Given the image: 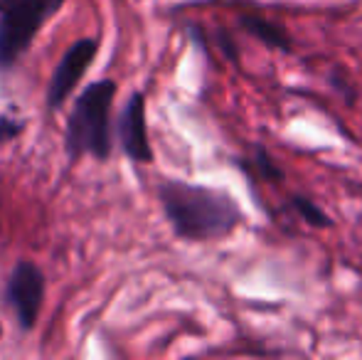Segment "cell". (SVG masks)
I'll list each match as a JSON object with an SVG mask.
<instances>
[{"instance_id": "cell-4", "label": "cell", "mask_w": 362, "mask_h": 360, "mask_svg": "<svg viewBox=\"0 0 362 360\" xmlns=\"http://www.w3.org/2000/svg\"><path fill=\"white\" fill-rule=\"evenodd\" d=\"M8 301L23 331H33L42 311L45 277L33 262H18L8 281Z\"/></svg>"}, {"instance_id": "cell-1", "label": "cell", "mask_w": 362, "mask_h": 360, "mask_svg": "<svg viewBox=\"0 0 362 360\" xmlns=\"http://www.w3.org/2000/svg\"><path fill=\"white\" fill-rule=\"evenodd\" d=\"M160 205L173 232L187 242H215L244 225V210L229 192L185 180L158 185Z\"/></svg>"}, {"instance_id": "cell-7", "label": "cell", "mask_w": 362, "mask_h": 360, "mask_svg": "<svg viewBox=\"0 0 362 360\" xmlns=\"http://www.w3.org/2000/svg\"><path fill=\"white\" fill-rule=\"evenodd\" d=\"M239 28H242L249 37L267 45L269 50H276V52H284V54L293 52V42H291V35L286 33V28L272 23V20H267L264 15L244 13L242 18H239Z\"/></svg>"}, {"instance_id": "cell-8", "label": "cell", "mask_w": 362, "mask_h": 360, "mask_svg": "<svg viewBox=\"0 0 362 360\" xmlns=\"http://www.w3.org/2000/svg\"><path fill=\"white\" fill-rule=\"evenodd\" d=\"M288 205H291V210H293L296 215H298L300 220H303L305 225H310V227H318V230H330V227L335 225L333 217H330L328 212L318 205V202H313L310 197H305V195H291Z\"/></svg>"}, {"instance_id": "cell-5", "label": "cell", "mask_w": 362, "mask_h": 360, "mask_svg": "<svg viewBox=\"0 0 362 360\" xmlns=\"http://www.w3.org/2000/svg\"><path fill=\"white\" fill-rule=\"evenodd\" d=\"M96 40L84 37V40H76L72 47L64 52V57L59 59L57 69H54L52 79H49V89H47V106L49 109H59L64 104V99L69 96L79 79L84 77V72L89 69L91 59L96 57Z\"/></svg>"}, {"instance_id": "cell-10", "label": "cell", "mask_w": 362, "mask_h": 360, "mask_svg": "<svg viewBox=\"0 0 362 360\" xmlns=\"http://www.w3.org/2000/svg\"><path fill=\"white\" fill-rule=\"evenodd\" d=\"M330 87L338 91L340 99H343L348 106H353L355 99H358V89H355L353 82H350V79L345 77L343 69H333V74H330Z\"/></svg>"}, {"instance_id": "cell-12", "label": "cell", "mask_w": 362, "mask_h": 360, "mask_svg": "<svg viewBox=\"0 0 362 360\" xmlns=\"http://www.w3.org/2000/svg\"><path fill=\"white\" fill-rule=\"evenodd\" d=\"M20 131H23V121L13 119V116H3V114H0V144L15 139Z\"/></svg>"}, {"instance_id": "cell-11", "label": "cell", "mask_w": 362, "mask_h": 360, "mask_svg": "<svg viewBox=\"0 0 362 360\" xmlns=\"http://www.w3.org/2000/svg\"><path fill=\"white\" fill-rule=\"evenodd\" d=\"M217 45H219V50H222V54H224L227 62H232V64L239 62V47H237V42H234V37H232L229 30H224V28L217 30Z\"/></svg>"}, {"instance_id": "cell-13", "label": "cell", "mask_w": 362, "mask_h": 360, "mask_svg": "<svg viewBox=\"0 0 362 360\" xmlns=\"http://www.w3.org/2000/svg\"><path fill=\"white\" fill-rule=\"evenodd\" d=\"M0 333H3V328H0Z\"/></svg>"}, {"instance_id": "cell-9", "label": "cell", "mask_w": 362, "mask_h": 360, "mask_svg": "<svg viewBox=\"0 0 362 360\" xmlns=\"http://www.w3.org/2000/svg\"><path fill=\"white\" fill-rule=\"evenodd\" d=\"M252 163L254 168H257L259 178H262L264 182H272V185H279V182L286 180V173H284L281 168L276 166V161L269 156V151L264 149V146H254L252 149Z\"/></svg>"}, {"instance_id": "cell-6", "label": "cell", "mask_w": 362, "mask_h": 360, "mask_svg": "<svg viewBox=\"0 0 362 360\" xmlns=\"http://www.w3.org/2000/svg\"><path fill=\"white\" fill-rule=\"evenodd\" d=\"M119 139L124 153L134 163H151L153 161V149L146 129V99L141 91L131 94V99L126 101L124 114L119 119Z\"/></svg>"}, {"instance_id": "cell-3", "label": "cell", "mask_w": 362, "mask_h": 360, "mask_svg": "<svg viewBox=\"0 0 362 360\" xmlns=\"http://www.w3.org/2000/svg\"><path fill=\"white\" fill-rule=\"evenodd\" d=\"M64 0H0V69H10Z\"/></svg>"}, {"instance_id": "cell-2", "label": "cell", "mask_w": 362, "mask_h": 360, "mask_svg": "<svg viewBox=\"0 0 362 360\" xmlns=\"http://www.w3.org/2000/svg\"><path fill=\"white\" fill-rule=\"evenodd\" d=\"M116 84L111 79L89 84L76 99L67 124V153L69 158L89 153L106 161L111 153V104Z\"/></svg>"}]
</instances>
